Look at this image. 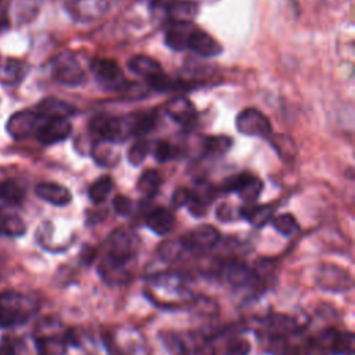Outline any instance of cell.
<instances>
[{
  "instance_id": "cell-1",
  "label": "cell",
  "mask_w": 355,
  "mask_h": 355,
  "mask_svg": "<svg viewBox=\"0 0 355 355\" xmlns=\"http://www.w3.org/2000/svg\"><path fill=\"white\" fill-rule=\"evenodd\" d=\"M135 236L125 231H114L106 244V258L103 262L104 278H113L114 272L121 271L135 256Z\"/></svg>"
},
{
  "instance_id": "cell-2",
  "label": "cell",
  "mask_w": 355,
  "mask_h": 355,
  "mask_svg": "<svg viewBox=\"0 0 355 355\" xmlns=\"http://www.w3.org/2000/svg\"><path fill=\"white\" fill-rule=\"evenodd\" d=\"M37 308V301L27 294L16 290L0 293V327L26 323Z\"/></svg>"
},
{
  "instance_id": "cell-3",
  "label": "cell",
  "mask_w": 355,
  "mask_h": 355,
  "mask_svg": "<svg viewBox=\"0 0 355 355\" xmlns=\"http://www.w3.org/2000/svg\"><path fill=\"white\" fill-rule=\"evenodd\" d=\"M90 128L100 136V140L111 144H121L133 137L128 115L124 118L99 115L92 121Z\"/></svg>"
},
{
  "instance_id": "cell-4",
  "label": "cell",
  "mask_w": 355,
  "mask_h": 355,
  "mask_svg": "<svg viewBox=\"0 0 355 355\" xmlns=\"http://www.w3.org/2000/svg\"><path fill=\"white\" fill-rule=\"evenodd\" d=\"M52 75L56 82L70 88L79 86L85 82V73L77 57L70 52L56 56L52 61Z\"/></svg>"
},
{
  "instance_id": "cell-5",
  "label": "cell",
  "mask_w": 355,
  "mask_h": 355,
  "mask_svg": "<svg viewBox=\"0 0 355 355\" xmlns=\"http://www.w3.org/2000/svg\"><path fill=\"white\" fill-rule=\"evenodd\" d=\"M320 355H352L354 354V334L349 332H337L327 329L312 338Z\"/></svg>"
},
{
  "instance_id": "cell-6",
  "label": "cell",
  "mask_w": 355,
  "mask_h": 355,
  "mask_svg": "<svg viewBox=\"0 0 355 355\" xmlns=\"http://www.w3.org/2000/svg\"><path fill=\"white\" fill-rule=\"evenodd\" d=\"M90 70L97 84L106 90H122L126 86V78L121 67L108 59H93L90 61Z\"/></svg>"
},
{
  "instance_id": "cell-7",
  "label": "cell",
  "mask_w": 355,
  "mask_h": 355,
  "mask_svg": "<svg viewBox=\"0 0 355 355\" xmlns=\"http://www.w3.org/2000/svg\"><path fill=\"white\" fill-rule=\"evenodd\" d=\"M315 280L322 290L333 293L348 291L354 285L351 275L345 269L330 264H323L319 267Z\"/></svg>"
},
{
  "instance_id": "cell-8",
  "label": "cell",
  "mask_w": 355,
  "mask_h": 355,
  "mask_svg": "<svg viewBox=\"0 0 355 355\" xmlns=\"http://www.w3.org/2000/svg\"><path fill=\"white\" fill-rule=\"evenodd\" d=\"M236 128L242 135L253 137H268L272 132V125L268 117L260 110L249 107L244 108L236 118Z\"/></svg>"
},
{
  "instance_id": "cell-9",
  "label": "cell",
  "mask_w": 355,
  "mask_h": 355,
  "mask_svg": "<svg viewBox=\"0 0 355 355\" xmlns=\"http://www.w3.org/2000/svg\"><path fill=\"white\" fill-rule=\"evenodd\" d=\"M262 188L264 185L260 178L247 172L231 176L225 182V191L238 193V196L247 204H253L258 200Z\"/></svg>"
},
{
  "instance_id": "cell-10",
  "label": "cell",
  "mask_w": 355,
  "mask_h": 355,
  "mask_svg": "<svg viewBox=\"0 0 355 355\" xmlns=\"http://www.w3.org/2000/svg\"><path fill=\"white\" fill-rule=\"evenodd\" d=\"M220 240L221 235L214 227L202 225L184 235L180 242L185 251L203 253L214 249Z\"/></svg>"
},
{
  "instance_id": "cell-11",
  "label": "cell",
  "mask_w": 355,
  "mask_h": 355,
  "mask_svg": "<svg viewBox=\"0 0 355 355\" xmlns=\"http://www.w3.org/2000/svg\"><path fill=\"white\" fill-rule=\"evenodd\" d=\"M38 126H39V115L31 110H21L12 114V117L6 124V131L13 139L23 140L37 133Z\"/></svg>"
},
{
  "instance_id": "cell-12",
  "label": "cell",
  "mask_w": 355,
  "mask_h": 355,
  "mask_svg": "<svg viewBox=\"0 0 355 355\" xmlns=\"http://www.w3.org/2000/svg\"><path fill=\"white\" fill-rule=\"evenodd\" d=\"M73 132V125L67 118H53L46 119L45 124L38 126L37 137L42 144L50 146L64 142L70 137Z\"/></svg>"
},
{
  "instance_id": "cell-13",
  "label": "cell",
  "mask_w": 355,
  "mask_h": 355,
  "mask_svg": "<svg viewBox=\"0 0 355 355\" xmlns=\"http://www.w3.org/2000/svg\"><path fill=\"white\" fill-rule=\"evenodd\" d=\"M165 113L172 121H175L176 124H180L185 128L193 126L198 121L196 107L193 106V103L189 99H186L184 96H178V97L171 99L165 104Z\"/></svg>"
},
{
  "instance_id": "cell-14",
  "label": "cell",
  "mask_w": 355,
  "mask_h": 355,
  "mask_svg": "<svg viewBox=\"0 0 355 355\" xmlns=\"http://www.w3.org/2000/svg\"><path fill=\"white\" fill-rule=\"evenodd\" d=\"M188 49L206 59L217 57L222 53V46L211 35L199 28L193 30L188 44Z\"/></svg>"
},
{
  "instance_id": "cell-15",
  "label": "cell",
  "mask_w": 355,
  "mask_h": 355,
  "mask_svg": "<svg viewBox=\"0 0 355 355\" xmlns=\"http://www.w3.org/2000/svg\"><path fill=\"white\" fill-rule=\"evenodd\" d=\"M39 355H64L67 351V336L57 330H42L37 337Z\"/></svg>"
},
{
  "instance_id": "cell-16",
  "label": "cell",
  "mask_w": 355,
  "mask_h": 355,
  "mask_svg": "<svg viewBox=\"0 0 355 355\" xmlns=\"http://www.w3.org/2000/svg\"><path fill=\"white\" fill-rule=\"evenodd\" d=\"M35 193L44 202L50 203V204L57 206V207L67 206L73 200L71 192L66 186H63L60 184H55V182H41V184H38L37 188H35Z\"/></svg>"
},
{
  "instance_id": "cell-17",
  "label": "cell",
  "mask_w": 355,
  "mask_h": 355,
  "mask_svg": "<svg viewBox=\"0 0 355 355\" xmlns=\"http://www.w3.org/2000/svg\"><path fill=\"white\" fill-rule=\"evenodd\" d=\"M166 13L172 24H192L199 15V5L193 0H178L168 5Z\"/></svg>"
},
{
  "instance_id": "cell-18",
  "label": "cell",
  "mask_w": 355,
  "mask_h": 355,
  "mask_svg": "<svg viewBox=\"0 0 355 355\" xmlns=\"http://www.w3.org/2000/svg\"><path fill=\"white\" fill-rule=\"evenodd\" d=\"M77 113V110L56 97H46L39 104H38V111L37 114L39 115V118H45V119H53V118H67L74 115Z\"/></svg>"
},
{
  "instance_id": "cell-19",
  "label": "cell",
  "mask_w": 355,
  "mask_h": 355,
  "mask_svg": "<svg viewBox=\"0 0 355 355\" xmlns=\"http://www.w3.org/2000/svg\"><path fill=\"white\" fill-rule=\"evenodd\" d=\"M195 28L193 24H172L165 34V45L175 52L188 50V44Z\"/></svg>"
},
{
  "instance_id": "cell-20",
  "label": "cell",
  "mask_w": 355,
  "mask_h": 355,
  "mask_svg": "<svg viewBox=\"0 0 355 355\" xmlns=\"http://www.w3.org/2000/svg\"><path fill=\"white\" fill-rule=\"evenodd\" d=\"M146 225L154 233H157L160 236H165L173 231L175 217L169 210H166L164 207H158L147 214Z\"/></svg>"
},
{
  "instance_id": "cell-21",
  "label": "cell",
  "mask_w": 355,
  "mask_h": 355,
  "mask_svg": "<svg viewBox=\"0 0 355 355\" xmlns=\"http://www.w3.org/2000/svg\"><path fill=\"white\" fill-rule=\"evenodd\" d=\"M128 67L132 73L144 78L147 82H150L151 79L164 74L160 63L144 55H139V56H135L133 59H131V61L128 63Z\"/></svg>"
},
{
  "instance_id": "cell-22",
  "label": "cell",
  "mask_w": 355,
  "mask_h": 355,
  "mask_svg": "<svg viewBox=\"0 0 355 355\" xmlns=\"http://www.w3.org/2000/svg\"><path fill=\"white\" fill-rule=\"evenodd\" d=\"M30 67L16 59H9L2 67H0V84L5 86L19 85L28 74Z\"/></svg>"
},
{
  "instance_id": "cell-23",
  "label": "cell",
  "mask_w": 355,
  "mask_h": 355,
  "mask_svg": "<svg viewBox=\"0 0 355 355\" xmlns=\"http://www.w3.org/2000/svg\"><path fill=\"white\" fill-rule=\"evenodd\" d=\"M256 274L246 264L239 261L229 262L225 268V279L235 287L249 286L256 280Z\"/></svg>"
},
{
  "instance_id": "cell-24",
  "label": "cell",
  "mask_w": 355,
  "mask_h": 355,
  "mask_svg": "<svg viewBox=\"0 0 355 355\" xmlns=\"http://www.w3.org/2000/svg\"><path fill=\"white\" fill-rule=\"evenodd\" d=\"M240 214L256 228H262L274 218V207L249 204L240 210Z\"/></svg>"
},
{
  "instance_id": "cell-25",
  "label": "cell",
  "mask_w": 355,
  "mask_h": 355,
  "mask_svg": "<svg viewBox=\"0 0 355 355\" xmlns=\"http://www.w3.org/2000/svg\"><path fill=\"white\" fill-rule=\"evenodd\" d=\"M92 157L95 158L96 164L103 168H111L118 164L119 155L113 148L111 143H107L104 140L97 142L92 148Z\"/></svg>"
},
{
  "instance_id": "cell-26",
  "label": "cell",
  "mask_w": 355,
  "mask_h": 355,
  "mask_svg": "<svg viewBox=\"0 0 355 355\" xmlns=\"http://www.w3.org/2000/svg\"><path fill=\"white\" fill-rule=\"evenodd\" d=\"M74 9L79 17L96 19L107 12L108 2L107 0H75Z\"/></svg>"
},
{
  "instance_id": "cell-27",
  "label": "cell",
  "mask_w": 355,
  "mask_h": 355,
  "mask_svg": "<svg viewBox=\"0 0 355 355\" xmlns=\"http://www.w3.org/2000/svg\"><path fill=\"white\" fill-rule=\"evenodd\" d=\"M162 184V178L155 169H147L142 173L137 181V191L144 198H154Z\"/></svg>"
},
{
  "instance_id": "cell-28",
  "label": "cell",
  "mask_w": 355,
  "mask_h": 355,
  "mask_svg": "<svg viewBox=\"0 0 355 355\" xmlns=\"http://www.w3.org/2000/svg\"><path fill=\"white\" fill-rule=\"evenodd\" d=\"M0 199L13 206L21 204L26 199V188L16 180H6L0 182Z\"/></svg>"
},
{
  "instance_id": "cell-29",
  "label": "cell",
  "mask_w": 355,
  "mask_h": 355,
  "mask_svg": "<svg viewBox=\"0 0 355 355\" xmlns=\"http://www.w3.org/2000/svg\"><path fill=\"white\" fill-rule=\"evenodd\" d=\"M27 232L26 222L19 215L0 213V235L20 238Z\"/></svg>"
},
{
  "instance_id": "cell-30",
  "label": "cell",
  "mask_w": 355,
  "mask_h": 355,
  "mask_svg": "<svg viewBox=\"0 0 355 355\" xmlns=\"http://www.w3.org/2000/svg\"><path fill=\"white\" fill-rule=\"evenodd\" d=\"M133 137H140L148 133L154 124H155V117L153 113H135L128 115Z\"/></svg>"
},
{
  "instance_id": "cell-31",
  "label": "cell",
  "mask_w": 355,
  "mask_h": 355,
  "mask_svg": "<svg viewBox=\"0 0 355 355\" xmlns=\"http://www.w3.org/2000/svg\"><path fill=\"white\" fill-rule=\"evenodd\" d=\"M113 189V181L111 178L104 175V176H100L99 180H96L92 186L89 188L88 191V195H89V199L92 200V203L95 204H102L103 202H106V199L108 198L110 192Z\"/></svg>"
},
{
  "instance_id": "cell-32",
  "label": "cell",
  "mask_w": 355,
  "mask_h": 355,
  "mask_svg": "<svg viewBox=\"0 0 355 355\" xmlns=\"http://www.w3.org/2000/svg\"><path fill=\"white\" fill-rule=\"evenodd\" d=\"M232 147V140L227 136L207 137L203 144V150L207 155H222Z\"/></svg>"
},
{
  "instance_id": "cell-33",
  "label": "cell",
  "mask_w": 355,
  "mask_h": 355,
  "mask_svg": "<svg viewBox=\"0 0 355 355\" xmlns=\"http://www.w3.org/2000/svg\"><path fill=\"white\" fill-rule=\"evenodd\" d=\"M272 225L283 236H293L300 229L296 218L291 214H282L275 217L272 220Z\"/></svg>"
},
{
  "instance_id": "cell-34",
  "label": "cell",
  "mask_w": 355,
  "mask_h": 355,
  "mask_svg": "<svg viewBox=\"0 0 355 355\" xmlns=\"http://www.w3.org/2000/svg\"><path fill=\"white\" fill-rule=\"evenodd\" d=\"M150 151V144L144 139L136 140L128 150V161L133 166H139Z\"/></svg>"
},
{
  "instance_id": "cell-35",
  "label": "cell",
  "mask_w": 355,
  "mask_h": 355,
  "mask_svg": "<svg viewBox=\"0 0 355 355\" xmlns=\"http://www.w3.org/2000/svg\"><path fill=\"white\" fill-rule=\"evenodd\" d=\"M153 155L158 162H166V161L175 160L178 155H180V148L169 142L162 140L155 144Z\"/></svg>"
},
{
  "instance_id": "cell-36",
  "label": "cell",
  "mask_w": 355,
  "mask_h": 355,
  "mask_svg": "<svg viewBox=\"0 0 355 355\" xmlns=\"http://www.w3.org/2000/svg\"><path fill=\"white\" fill-rule=\"evenodd\" d=\"M113 207H114L115 213L118 215H122V217H129L132 214V210H133L132 200L129 198H126V196H117V198H114Z\"/></svg>"
},
{
  "instance_id": "cell-37",
  "label": "cell",
  "mask_w": 355,
  "mask_h": 355,
  "mask_svg": "<svg viewBox=\"0 0 355 355\" xmlns=\"http://www.w3.org/2000/svg\"><path fill=\"white\" fill-rule=\"evenodd\" d=\"M250 351H251V345L249 341L236 338L228 344L227 355H249Z\"/></svg>"
},
{
  "instance_id": "cell-38",
  "label": "cell",
  "mask_w": 355,
  "mask_h": 355,
  "mask_svg": "<svg viewBox=\"0 0 355 355\" xmlns=\"http://www.w3.org/2000/svg\"><path fill=\"white\" fill-rule=\"evenodd\" d=\"M191 200V191L186 188H180L173 192L172 203L175 207H184L188 206Z\"/></svg>"
},
{
  "instance_id": "cell-39",
  "label": "cell",
  "mask_w": 355,
  "mask_h": 355,
  "mask_svg": "<svg viewBox=\"0 0 355 355\" xmlns=\"http://www.w3.org/2000/svg\"><path fill=\"white\" fill-rule=\"evenodd\" d=\"M0 355H16V345L10 337L0 340Z\"/></svg>"
},
{
  "instance_id": "cell-40",
  "label": "cell",
  "mask_w": 355,
  "mask_h": 355,
  "mask_svg": "<svg viewBox=\"0 0 355 355\" xmlns=\"http://www.w3.org/2000/svg\"><path fill=\"white\" fill-rule=\"evenodd\" d=\"M217 217L221 220V221H231L232 220V210L228 207V204H222L218 211H217Z\"/></svg>"
},
{
  "instance_id": "cell-41",
  "label": "cell",
  "mask_w": 355,
  "mask_h": 355,
  "mask_svg": "<svg viewBox=\"0 0 355 355\" xmlns=\"http://www.w3.org/2000/svg\"><path fill=\"white\" fill-rule=\"evenodd\" d=\"M151 2L157 6V5H169L173 2V0H151Z\"/></svg>"
}]
</instances>
